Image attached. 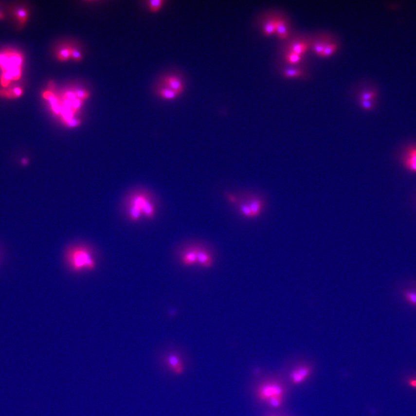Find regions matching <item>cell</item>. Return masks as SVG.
<instances>
[{"mask_svg":"<svg viewBox=\"0 0 416 416\" xmlns=\"http://www.w3.org/2000/svg\"><path fill=\"white\" fill-rule=\"evenodd\" d=\"M408 384L412 388H416V378H412L408 380Z\"/></svg>","mask_w":416,"mask_h":416,"instance_id":"32","label":"cell"},{"mask_svg":"<svg viewBox=\"0 0 416 416\" xmlns=\"http://www.w3.org/2000/svg\"><path fill=\"white\" fill-rule=\"evenodd\" d=\"M276 19V18H274L268 20L264 23L263 29L265 36H269L275 33Z\"/></svg>","mask_w":416,"mask_h":416,"instance_id":"20","label":"cell"},{"mask_svg":"<svg viewBox=\"0 0 416 416\" xmlns=\"http://www.w3.org/2000/svg\"><path fill=\"white\" fill-rule=\"evenodd\" d=\"M282 75L286 78H305L307 73L301 69H289L283 70Z\"/></svg>","mask_w":416,"mask_h":416,"instance_id":"17","label":"cell"},{"mask_svg":"<svg viewBox=\"0 0 416 416\" xmlns=\"http://www.w3.org/2000/svg\"><path fill=\"white\" fill-rule=\"evenodd\" d=\"M126 209L129 220L134 222L140 221L143 217L152 219L156 213L152 197L144 191H137L129 196Z\"/></svg>","mask_w":416,"mask_h":416,"instance_id":"2","label":"cell"},{"mask_svg":"<svg viewBox=\"0 0 416 416\" xmlns=\"http://www.w3.org/2000/svg\"><path fill=\"white\" fill-rule=\"evenodd\" d=\"M20 162H21V164H22L23 165H26L28 164V163H29V160H28L26 158H23V159L21 160Z\"/></svg>","mask_w":416,"mask_h":416,"instance_id":"33","label":"cell"},{"mask_svg":"<svg viewBox=\"0 0 416 416\" xmlns=\"http://www.w3.org/2000/svg\"><path fill=\"white\" fill-rule=\"evenodd\" d=\"M338 49V45L337 42H332L326 45L323 52L322 55V57H327L331 56L333 54H335L337 51Z\"/></svg>","mask_w":416,"mask_h":416,"instance_id":"23","label":"cell"},{"mask_svg":"<svg viewBox=\"0 0 416 416\" xmlns=\"http://www.w3.org/2000/svg\"><path fill=\"white\" fill-rule=\"evenodd\" d=\"M277 36L282 40L288 39L289 37V32L288 22L283 17H277L276 19V31Z\"/></svg>","mask_w":416,"mask_h":416,"instance_id":"13","label":"cell"},{"mask_svg":"<svg viewBox=\"0 0 416 416\" xmlns=\"http://www.w3.org/2000/svg\"><path fill=\"white\" fill-rule=\"evenodd\" d=\"M251 209L253 218H257L263 214L266 208V200L259 194L251 193L246 194L243 199Z\"/></svg>","mask_w":416,"mask_h":416,"instance_id":"5","label":"cell"},{"mask_svg":"<svg viewBox=\"0 0 416 416\" xmlns=\"http://www.w3.org/2000/svg\"><path fill=\"white\" fill-rule=\"evenodd\" d=\"M164 1L163 0H151L149 1L150 10L153 12L159 11L162 7Z\"/></svg>","mask_w":416,"mask_h":416,"instance_id":"25","label":"cell"},{"mask_svg":"<svg viewBox=\"0 0 416 416\" xmlns=\"http://www.w3.org/2000/svg\"><path fill=\"white\" fill-rule=\"evenodd\" d=\"M23 89L20 87L4 88L0 90V96L8 98H17L23 94Z\"/></svg>","mask_w":416,"mask_h":416,"instance_id":"16","label":"cell"},{"mask_svg":"<svg viewBox=\"0 0 416 416\" xmlns=\"http://www.w3.org/2000/svg\"><path fill=\"white\" fill-rule=\"evenodd\" d=\"M258 394L261 399L267 401L272 408H279L282 405L283 390L277 383L264 384L259 390Z\"/></svg>","mask_w":416,"mask_h":416,"instance_id":"4","label":"cell"},{"mask_svg":"<svg viewBox=\"0 0 416 416\" xmlns=\"http://www.w3.org/2000/svg\"><path fill=\"white\" fill-rule=\"evenodd\" d=\"M403 297L409 304L416 307V292L406 291L403 292Z\"/></svg>","mask_w":416,"mask_h":416,"instance_id":"26","label":"cell"},{"mask_svg":"<svg viewBox=\"0 0 416 416\" xmlns=\"http://www.w3.org/2000/svg\"><path fill=\"white\" fill-rule=\"evenodd\" d=\"M237 208H238V211L243 217L246 218H253L251 209H249V206L243 201V199L239 200V201L237 202Z\"/></svg>","mask_w":416,"mask_h":416,"instance_id":"21","label":"cell"},{"mask_svg":"<svg viewBox=\"0 0 416 416\" xmlns=\"http://www.w3.org/2000/svg\"><path fill=\"white\" fill-rule=\"evenodd\" d=\"M331 41L330 39L326 37H317L312 41V47L313 49L314 53L320 57H322L323 52L325 50L326 45H328Z\"/></svg>","mask_w":416,"mask_h":416,"instance_id":"14","label":"cell"},{"mask_svg":"<svg viewBox=\"0 0 416 416\" xmlns=\"http://www.w3.org/2000/svg\"><path fill=\"white\" fill-rule=\"evenodd\" d=\"M65 97H66V100L70 101H72L76 98L75 92L72 91L67 92L65 94Z\"/></svg>","mask_w":416,"mask_h":416,"instance_id":"31","label":"cell"},{"mask_svg":"<svg viewBox=\"0 0 416 416\" xmlns=\"http://www.w3.org/2000/svg\"><path fill=\"white\" fill-rule=\"evenodd\" d=\"M23 63V56L20 52L9 49L0 52V69L2 71L0 83L3 88L20 78Z\"/></svg>","mask_w":416,"mask_h":416,"instance_id":"3","label":"cell"},{"mask_svg":"<svg viewBox=\"0 0 416 416\" xmlns=\"http://www.w3.org/2000/svg\"><path fill=\"white\" fill-rule=\"evenodd\" d=\"M311 45H312V41L310 40L303 38L294 39L289 43L286 52H293V53L303 55L309 49Z\"/></svg>","mask_w":416,"mask_h":416,"instance_id":"9","label":"cell"},{"mask_svg":"<svg viewBox=\"0 0 416 416\" xmlns=\"http://www.w3.org/2000/svg\"><path fill=\"white\" fill-rule=\"evenodd\" d=\"M72 54V48L63 49L58 52L57 59L60 61H65L70 59Z\"/></svg>","mask_w":416,"mask_h":416,"instance_id":"24","label":"cell"},{"mask_svg":"<svg viewBox=\"0 0 416 416\" xmlns=\"http://www.w3.org/2000/svg\"><path fill=\"white\" fill-rule=\"evenodd\" d=\"M4 15L3 14L1 11H0V20L4 19Z\"/></svg>","mask_w":416,"mask_h":416,"instance_id":"35","label":"cell"},{"mask_svg":"<svg viewBox=\"0 0 416 416\" xmlns=\"http://www.w3.org/2000/svg\"><path fill=\"white\" fill-rule=\"evenodd\" d=\"M197 260L199 266L204 269H210L214 264V258L211 252L202 246L197 248Z\"/></svg>","mask_w":416,"mask_h":416,"instance_id":"8","label":"cell"},{"mask_svg":"<svg viewBox=\"0 0 416 416\" xmlns=\"http://www.w3.org/2000/svg\"><path fill=\"white\" fill-rule=\"evenodd\" d=\"M74 92H75L76 98L82 101L87 99L89 97V92L85 90H78L74 91Z\"/></svg>","mask_w":416,"mask_h":416,"instance_id":"28","label":"cell"},{"mask_svg":"<svg viewBox=\"0 0 416 416\" xmlns=\"http://www.w3.org/2000/svg\"><path fill=\"white\" fill-rule=\"evenodd\" d=\"M71 57L72 58L73 60L75 61H81L82 60L81 54L75 49L72 48V54H71Z\"/></svg>","mask_w":416,"mask_h":416,"instance_id":"29","label":"cell"},{"mask_svg":"<svg viewBox=\"0 0 416 416\" xmlns=\"http://www.w3.org/2000/svg\"><path fill=\"white\" fill-rule=\"evenodd\" d=\"M65 263L72 272L81 273L92 271L96 268L97 263L92 250L83 244L70 246L65 252Z\"/></svg>","mask_w":416,"mask_h":416,"instance_id":"1","label":"cell"},{"mask_svg":"<svg viewBox=\"0 0 416 416\" xmlns=\"http://www.w3.org/2000/svg\"><path fill=\"white\" fill-rule=\"evenodd\" d=\"M167 362L172 371L176 374H181L183 372V365L181 361L177 356L171 354L168 357Z\"/></svg>","mask_w":416,"mask_h":416,"instance_id":"15","label":"cell"},{"mask_svg":"<svg viewBox=\"0 0 416 416\" xmlns=\"http://www.w3.org/2000/svg\"><path fill=\"white\" fill-rule=\"evenodd\" d=\"M197 248L198 245H192L183 250L181 255V263L183 266L190 267L198 264Z\"/></svg>","mask_w":416,"mask_h":416,"instance_id":"7","label":"cell"},{"mask_svg":"<svg viewBox=\"0 0 416 416\" xmlns=\"http://www.w3.org/2000/svg\"><path fill=\"white\" fill-rule=\"evenodd\" d=\"M2 256H3V253L2 251V249L1 248H0V266H1Z\"/></svg>","mask_w":416,"mask_h":416,"instance_id":"34","label":"cell"},{"mask_svg":"<svg viewBox=\"0 0 416 416\" xmlns=\"http://www.w3.org/2000/svg\"><path fill=\"white\" fill-rule=\"evenodd\" d=\"M303 55L293 53V52H286L285 55V60L286 62L291 65L300 64L303 60Z\"/></svg>","mask_w":416,"mask_h":416,"instance_id":"19","label":"cell"},{"mask_svg":"<svg viewBox=\"0 0 416 416\" xmlns=\"http://www.w3.org/2000/svg\"><path fill=\"white\" fill-rule=\"evenodd\" d=\"M82 101L77 98L72 101V109L74 112H76L80 109L82 105Z\"/></svg>","mask_w":416,"mask_h":416,"instance_id":"30","label":"cell"},{"mask_svg":"<svg viewBox=\"0 0 416 416\" xmlns=\"http://www.w3.org/2000/svg\"><path fill=\"white\" fill-rule=\"evenodd\" d=\"M166 87L177 92L180 95L184 90V85L182 81L178 76L171 75L166 76L164 79Z\"/></svg>","mask_w":416,"mask_h":416,"instance_id":"11","label":"cell"},{"mask_svg":"<svg viewBox=\"0 0 416 416\" xmlns=\"http://www.w3.org/2000/svg\"><path fill=\"white\" fill-rule=\"evenodd\" d=\"M402 163L407 171L416 174V145L409 146L402 157Z\"/></svg>","mask_w":416,"mask_h":416,"instance_id":"6","label":"cell"},{"mask_svg":"<svg viewBox=\"0 0 416 416\" xmlns=\"http://www.w3.org/2000/svg\"><path fill=\"white\" fill-rule=\"evenodd\" d=\"M15 16L19 22L20 28L23 27L29 18V13L26 8L19 7L16 9L15 11Z\"/></svg>","mask_w":416,"mask_h":416,"instance_id":"18","label":"cell"},{"mask_svg":"<svg viewBox=\"0 0 416 416\" xmlns=\"http://www.w3.org/2000/svg\"><path fill=\"white\" fill-rule=\"evenodd\" d=\"M159 93L160 96L166 100L174 99L178 95L177 92L166 87L160 89Z\"/></svg>","mask_w":416,"mask_h":416,"instance_id":"22","label":"cell"},{"mask_svg":"<svg viewBox=\"0 0 416 416\" xmlns=\"http://www.w3.org/2000/svg\"><path fill=\"white\" fill-rule=\"evenodd\" d=\"M378 95V89L374 85H368L359 92V101H377Z\"/></svg>","mask_w":416,"mask_h":416,"instance_id":"12","label":"cell"},{"mask_svg":"<svg viewBox=\"0 0 416 416\" xmlns=\"http://www.w3.org/2000/svg\"><path fill=\"white\" fill-rule=\"evenodd\" d=\"M376 102L373 101H359L361 107L366 111H371L375 109Z\"/></svg>","mask_w":416,"mask_h":416,"instance_id":"27","label":"cell"},{"mask_svg":"<svg viewBox=\"0 0 416 416\" xmlns=\"http://www.w3.org/2000/svg\"><path fill=\"white\" fill-rule=\"evenodd\" d=\"M311 369L309 366H303L297 368L292 372L290 375L292 383L294 384L303 383L309 377Z\"/></svg>","mask_w":416,"mask_h":416,"instance_id":"10","label":"cell"}]
</instances>
